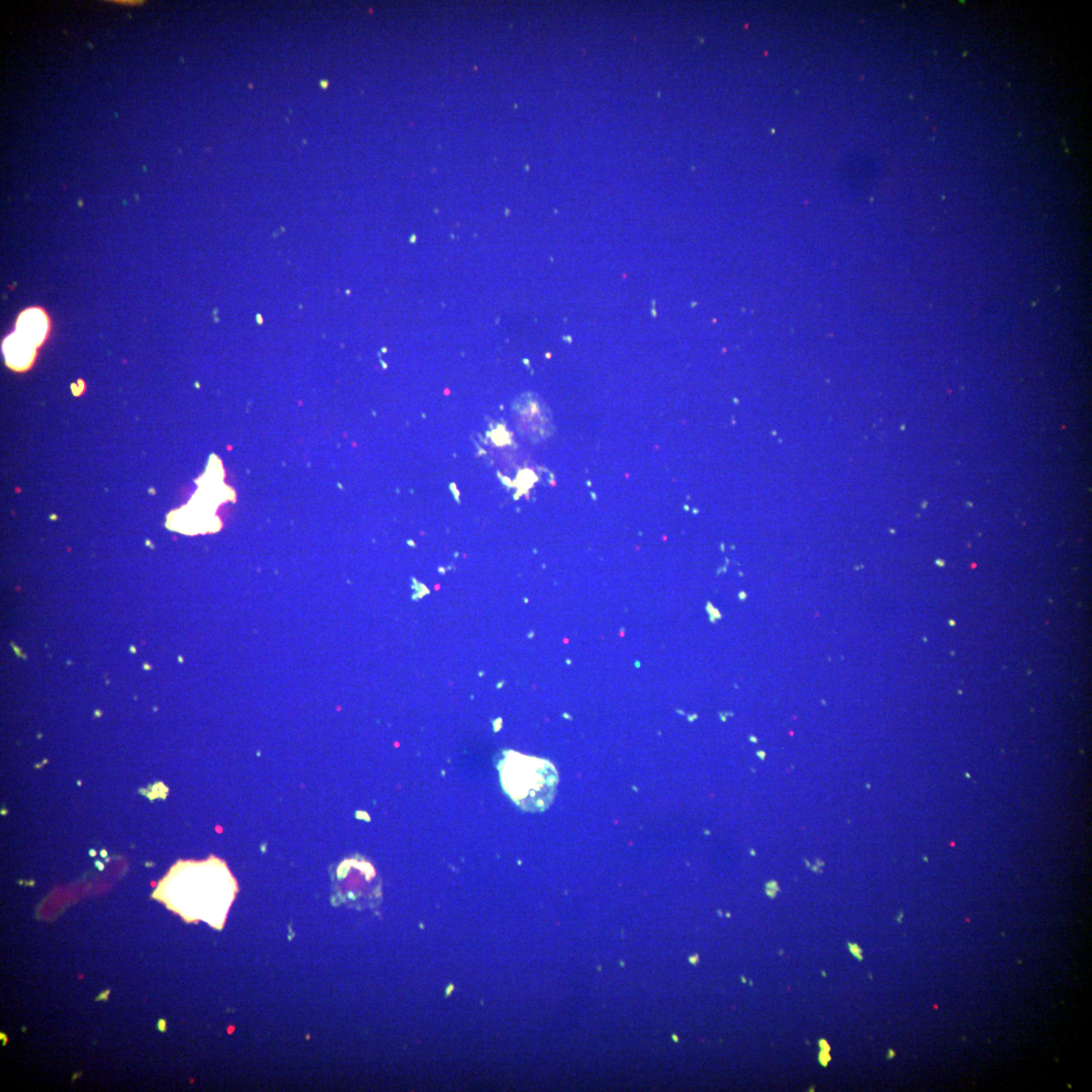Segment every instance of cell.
Returning <instances> with one entry per match:
<instances>
[{
  "label": "cell",
  "instance_id": "4",
  "mask_svg": "<svg viewBox=\"0 0 1092 1092\" xmlns=\"http://www.w3.org/2000/svg\"><path fill=\"white\" fill-rule=\"evenodd\" d=\"M896 1053L895 1050H892V1049L888 1050V1059H893L896 1057Z\"/></svg>",
  "mask_w": 1092,
  "mask_h": 1092
},
{
  "label": "cell",
  "instance_id": "2",
  "mask_svg": "<svg viewBox=\"0 0 1092 1092\" xmlns=\"http://www.w3.org/2000/svg\"><path fill=\"white\" fill-rule=\"evenodd\" d=\"M504 790L525 812H544L552 804L559 775L552 763L508 752L500 763Z\"/></svg>",
  "mask_w": 1092,
  "mask_h": 1092
},
{
  "label": "cell",
  "instance_id": "1",
  "mask_svg": "<svg viewBox=\"0 0 1092 1092\" xmlns=\"http://www.w3.org/2000/svg\"><path fill=\"white\" fill-rule=\"evenodd\" d=\"M164 903L187 921H204L221 929L239 886L226 863L179 861L162 882Z\"/></svg>",
  "mask_w": 1092,
  "mask_h": 1092
},
{
  "label": "cell",
  "instance_id": "3",
  "mask_svg": "<svg viewBox=\"0 0 1092 1092\" xmlns=\"http://www.w3.org/2000/svg\"><path fill=\"white\" fill-rule=\"evenodd\" d=\"M849 946L854 956H856L859 960H863L862 950L859 948V946L854 944H849Z\"/></svg>",
  "mask_w": 1092,
  "mask_h": 1092
}]
</instances>
